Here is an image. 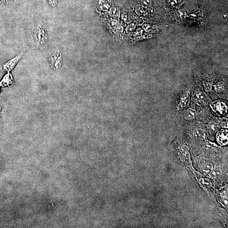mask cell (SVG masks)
Returning a JSON list of instances; mask_svg holds the SVG:
<instances>
[{
	"instance_id": "6da1fadb",
	"label": "cell",
	"mask_w": 228,
	"mask_h": 228,
	"mask_svg": "<svg viewBox=\"0 0 228 228\" xmlns=\"http://www.w3.org/2000/svg\"><path fill=\"white\" fill-rule=\"evenodd\" d=\"M30 35L36 48H41L45 45L49 38L48 29L45 22L41 20L35 22L31 27Z\"/></svg>"
},
{
	"instance_id": "7a4b0ae2",
	"label": "cell",
	"mask_w": 228,
	"mask_h": 228,
	"mask_svg": "<svg viewBox=\"0 0 228 228\" xmlns=\"http://www.w3.org/2000/svg\"><path fill=\"white\" fill-rule=\"evenodd\" d=\"M48 62L50 67L53 70L59 69L61 64V56L60 53L57 51L52 52L48 57Z\"/></svg>"
},
{
	"instance_id": "3957f363",
	"label": "cell",
	"mask_w": 228,
	"mask_h": 228,
	"mask_svg": "<svg viewBox=\"0 0 228 228\" xmlns=\"http://www.w3.org/2000/svg\"><path fill=\"white\" fill-rule=\"evenodd\" d=\"M22 56L23 54L19 55L5 64L0 65V71H7L8 72L12 71L22 58Z\"/></svg>"
},
{
	"instance_id": "277c9868",
	"label": "cell",
	"mask_w": 228,
	"mask_h": 228,
	"mask_svg": "<svg viewBox=\"0 0 228 228\" xmlns=\"http://www.w3.org/2000/svg\"><path fill=\"white\" fill-rule=\"evenodd\" d=\"M13 79L10 72H8L0 82V86L2 87L9 86L13 84Z\"/></svg>"
},
{
	"instance_id": "5b68a950",
	"label": "cell",
	"mask_w": 228,
	"mask_h": 228,
	"mask_svg": "<svg viewBox=\"0 0 228 228\" xmlns=\"http://www.w3.org/2000/svg\"><path fill=\"white\" fill-rule=\"evenodd\" d=\"M226 107H227L226 105H224L222 102H217L214 105V108H215V110L221 113H222L223 111H225Z\"/></svg>"
},
{
	"instance_id": "8992f818",
	"label": "cell",
	"mask_w": 228,
	"mask_h": 228,
	"mask_svg": "<svg viewBox=\"0 0 228 228\" xmlns=\"http://www.w3.org/2000/svg\"><path fill=\"white\" fill-rule=\"evenodd\" d=\"M222 173V170L220 168L217 167L212 171L211 173V175L213 178H217V177L221 175Z\"/></svg>"
},
{
	"instance_id": "52a82bcc",
	"label": "cell",
	"mask_w": 228,
	"mask_h": 228,
	"mask_svg": "<svg viewBox=\"0 0 228 228\" xmlns=\"http://www.w3.org/2000/svg\"><path fill=\"white\" fill-rule=\"evenodd\" d=\"M205 95L204 93L201 92V91H198L194 95V98L196 101H201L204 100L205 99Z\"/></svg>"
},
{
	"instance_id": "ba28073f",
	"label": "cell",
	"mask_w": 228,
	"mask_h": 228,
	"mask_svg": "<svg viewBox=\"0 0 228 228\" xmlns=\"http://www.w3.org/2000/svg\"><path fill=\"white\" fill-rule=\"evenodd\" d=\"M195 116H196V113L192 110L188 111L185 115L186 118L188 120L193 119L195 118Z\"/></svg>"
},
{
	"instance_id": "9c48e42d",
	"label": "cell",
	"mask_w": 228,
	"mask_h": 228,
	"mask_svg": "<svg viewBox=\"0 0 228 228\" xmlns=\"http://www.w3.org/2000/svg\"><path fill=\"white\" fill-rule=\"evenodd\" d=\"M177 15H178V17L181 20H184L185 19L186 15V11L183 9H180L176 12Z\"/></svg>"
},
{
	"instance_id": "30bf717a",
	"label": "cell",
	"mask_w": 228,
	"mask_h": 228,
	"mask_svg": "<svg viewBox=\"0 0 228 228\" xmlns=\"http://www.w3.org/2000/svg\"><path fill=\"white\" fill-rule=\"evenodd\" d=\"M213 168V164L211 163H207L202 165V169L204 171L209 172V170H211Z\"/></svg>"
},
{
	"instance_id": "8fae6325",
	"label": "cell",
	"mask_w": 228,
	"mask_h": 228,
	"mask_svg": "<svg viewBox=\"0 0 228 228\" xmlns=\"http://www.w3.org/2000/svg\"><path fill=\"white\" fill-rule=\"evenodd\" d=\"M187 95H184L183 97L181 99L180 104L182 106L186 105L189 101V98Z\"/></svg>"
},
{
	"instance_id": "7c38bea8",
	"label": "cell",
	"mask_w": 228,
	"mask_h": 228,
	"mask_svg": "<svg viewBox=\"0 0 228 228\" xmlns=\"http://www.w3.org/2000/svg\"><path fill=\"white\" fill-rule=\"evenodd\" d=\"M215 90L217 92H221L223 90V86L221 84L218 83L215 86Z\"/></svg>"
},
{
	"instance_id": "4fadbf2b",
	"label": "cell",
	"mask_w": 228,
	"mask_h": 228,
	"mask_svg": "<svg viewBox=\"0 0 228 228\" xmlns=\"http://www.w3.org/2000/svg\"><path fill=\"white\" fill-rule=\"evenodd\" d=\"M151 0H142V3L143 6L145 7H149L151 5Z\"/></svg>"
},
{
	"instance_id": "5bb4252c",
	"label": "cell",
	"mask_w": 228,
	"mask_h": 228,
	"mask_svg": "<svg viewBox=\"0 0 228 228\" xmlns=\"http://www.w3.org/2000/svg\"><path fill=\"white\" fill-rule=\"evenodd\" d=\"M136 13L138 14H142L143 12L142 8L141 7H138L136 9Z\"/></svg>"
},
{
	"instance_id": "9a60e30c",
	"label": "cell",
	"mask_w": 228,
	"mask_h": 228,
	"mask_svg": "<svg viewBox=\"0 0 228 228\" xmlns=\"http://www.w3.org/2000/svg\"><path fill=\"white\" fill-rule=\"evenodd\" d=\"M205 88L206 90H211V83H207L206 84H205Z\"/></svg>"
},
{
	"instance_id": "2e32d148",
	"label": "cell",
	"mask_w": 228,
	"mask_h": 228,
	"mask_svg": "<svg viewBox=\"0 0 228 228\" xmlns=\"http://www.w3.org/2000/svg\"><path fill=\"white\" fill-rule=\"evenodd\" d=\"M49 4L52 5V6H54L55 5L56 2V0H48Z\"/></svg>"
},
{
	"instance_id": "e0dca14e",
	"label": "cell",
	"mask_w": 228,
	"mask_h": 228,
	"mask_svg": "<svg viewBox=\"0 0 228 228\" xmlns=\"http://www.w3.org/2000/svg\"><path fill=\"white\" fill-rule=\"evenodd\" d=\"M211 128L213 131H215L216 130V128H217V126H216L215 124H212L211 125Z\"/></svg>"
},
{
	"instance_id": "ac0fdd59",
	"label": "cell",
	"mask_w": 228,
	"mask_h": 228,
	"mask_svg": "<svg viewBox=\"0 0 228 228\" xmlns=\"http://www.w3.org/2000/svg\"><path fill=\"white\" fill-rule=\"evenodd\" d=\"M11 0H0V1H1V2H2V3H4V4H9V2H10V1H11Z\"/></svg>"
},
{
	"instance_id": "d6986e66",
	"label": "cell",
	"mask_w": 228,
	"mask_h": 228,
	"mask_svg": "<svg viewBox=\"0 0 228 228\" xmlns=\"http://www.w3.org/2000/svg\"><path fill=\"white\" fill-rule=\"evenodd\" d=\"M0 87H1V86H0Z\"/></svg>"
}]
</instances>
